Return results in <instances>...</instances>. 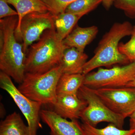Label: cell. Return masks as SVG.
I'll use <instances>...</instances> for the list:
<instances>
[{"label": "cell", "instance_id": "4", "mask_svg": "<svg viewBox=\"0 0 135 135\" xmlns=\"http://www.w3.org/2000/svg\"><path fill=\"white\" fill-rule=\"evenodd\" d=\"M62 74L59 66L42 74L26 73L18 89L29 99L53 106L57 97V86Z\"/></svg>", "mask_w": 135, "mask_h": 135}, {"label": "cell", "instance_id": "26", "mask_svg": "<svg viewBox=\"0 0 135 135\" xmlns=\"http://www.w3.org/2000/svg\"><path fill=\"white\" fill-rule=\"evenodd\" d=\"M133 135H135V133H134V134H133Z\"/></svg>", "mask_w": 135, "mask_h": 135}, {"label": "cell", "instance_id": "23", "mask_svg": "<svg viewBox=\"0 0 135 135\" xmlns=\"http://www.w3.org/2000/svg\"><path fill=\"white\" fill-rule=\"evenodd\" d=\"M8 0H0V19L18 16L17 12L8 5Z\"/></svg>", "mask_w": 135, "mask_h": 135}, {"label": "cell", "instance_id": "18", "mask_svg": "<svg viewBox=\"0 0 135 135\" xmlns=\"http://www.w3.org/2000/svg\"><path fill=\"white\" fill-rule=\"evenodd\" d=\"M81 127L86 135H133L135 129L125 130L112 123L103 128H97L85 122H82Z\"/></svg>", "mask_w": 135, "mask_h": 135}, {"label": "cell", "instance_id": "16", "mask_svg": "<svg viewBox=\"0 0 135 135\" xmlns=\"http://www.w3.org/2000/svg\"><path fill=\"white\" fill-rule=\"evenodd\" d=\"M85 75L78 74H63L59 80L56 88L57 95L78 94L83 84Z\"/></svg>", "mask_w": 135, "mask_h": 135}, {"label": "cell", "instance_id": "8", "mask_svg": "<svg viewBox=\"0 0 135 135\" xmlns=\"http://www.w3.org/2000/svg\"><path fill=\"white\" fill-rule=\"evenodd\" d=\"M92 89L111 110L125 118L135 110V87Z\"/></svg>", "mask_w": 135, "mask_h": 135}, {"label": "cell", "instance_id": "9", "mask_svg": "<svg viewBox=\"0 0 135 135\" xmlns=\"http://www.w3.org/2000/svg\"><path fill=\"white\" fill-rule=\"evenodd\" d=\"M55 29L54 15L50 12H35L25 16L20 25V36L26 54L29 47L40 38L46 30Z\"/></svg>", "mask_w": 135, "mask_h": 135}, {"label": "cell", "instance_id": "3", "mask_svg": "<svg viewBox=\"0 0 135 135\" xmlns=\"http://www.w3.org/2000/svg\"><path fill=\"white\" fill-rule=\"evenodd\" d=\"M133 28L127 21L114 24L100 41L94 55L85 64L83 74L86 75L94 69L102 66L131 63L127 57L120 52L119 46L122 39L131 35Z\"/></svg>", "mask_w": 135, "mask_h": 135}, {"label": "cell", "instance_id": "20", "mask_svg": "<svg viewBox=\"0 0 135 135\" xmlns=\"http://www.w3.org/2000/svg\"><path fill=\"white\" fill-rule=\"evenodd\" d=\"M47 6L50 12L54 16L65 12L68 6L77 0H42ZM114 0H103V5L109 9L113 5Z\"/></svg>", "mask_w": 135, "mask_h": 135}, {"label": "cell", "instance_id": "5", "mask_svg": "<svg viewBox=\"0 0 135 135\" xmlns=\"http://www.w3.org/2000/svg\"><path fill=\"white\" fill-rule=\"evenodd\" d=\"M78 95L87 103L81 115L82 122L94 127L100 122H107L123 129L126 118L111 110L92 89L83 84L79 90Z\"/></svg>", "mask_w": 135, "mask_h": 135}, {"label": "cell", "instance_id": "17", "mask_svg": "<svg viewBox=\"0 0 135 135\" xmlns=\"http://www.w3.org/2000/svg\"><path fill=\"white\" fill-rule=\"evenodd\" d=\"M81 17L79 15L66 12L54 16L55 29L62 40L71 32Z\"/></svg>", "mask_w": 135, "mask_h": 135}, {"label": "cell", "instance_id": "22", "mask_svg": "<svg viewBox=\"0 0 135 135\" xmlns=\"http://www.w3.org/2000/svg\"><path fill=\"white\" fill-rule=\"evenodd\" d=\"M113 4L128 17L135 18V0H114Z\"/></svg>", "mask_w": 135, "mask_h": 135}, {"label": "cell", "instance_id": "24", "mask_svg": "<svg viewBox=\"0 0 135 135\" xmlns=\"http://www.w3.org/2000/svg\"><path fill=\"white\" fill-rule=\"evenodd\" d=\"M129 117V129H135V110Z\"/></svg>", "mask_w": 135, "mask_h": 135}, {"label": "cell", "instance_id": "25", "mask_svg": "<svg viewBox=\"0 0 135 135\" xmlns=\"http://www.w3.org/2000/svg\"><path fill=\"white\" fill-rule=\"evenodd\" d=\"M126 86L135 87V76L134 79L131 81L129 83L126 85Z\"/></svg>", "mask_w": 135, "mask_h": 135}, {"label": "cell", "instance_id": "6", "mask_svg": "<svg viewBox=\"0 0 135 135\" xmlns=\"http://www.w3.org/2000/svg\"><path fill=\"white\" fill-rule=\"evenodd\" d=\"M135 76V61L110 69L99 68L85 75L83 85L92 89L126 86Z\"/></svg>", "mask_w": 135, "mask_h": 135}, {"label": "cell", "instance_id": "12", "mask_svg": "<svg viewBox=\"0 0 135 135\" xmlns=\"http://www.w3.org/2000/svg\"><path fill=\"white\" fill-rule=\"evenodd\" d=\"M88 56L84 51L74 47H67L64 51L59 66L63 74H83V67Z\"/></svg>", "mask_w": 135, "mask_h": 135}, {"label": "cell", "instance_id": "21", "mask_svg": "<svg viewBox=\"0 0 135 135\" xmlns=\"http://www.w3.org/2000/svg\"><path fill=\"white\" fill-rule=\"evenodd\" d=\"M131 39L126 43L119 44L120 52L127 57L130 62L135 61V25L133 26V31Z\"/></svg>", "mask_w": 135, "mask_h": 135}, {"label": "cell", "instance_id": "19", "mask_svg": "<svg viewBox=\"0 0 135 135\" xmlns=\"http://www.w3.org/2000/svg\"><path fill=\"white\" fill-rule=\"evenodd\" d=\"M103 0H77L69 4L65 12L82 17L95 9Z\"/></svg>", "mask_w": 135, "mask_h": 135}, {"label": "cell", "instance_id": "10", "mask_svg": "<svg viewBox=\"0 0 135 135\" xmlns=\"http://www.w3.org/2000/svg\"><path fill=\"white\" fill-rule=\"evenodd\" d=\"M40 115L50 129V135H86L78 120H67L50 110H41Z\"/></svg>", "mask_w": 135, "mask_h": 135}, {"label": "cell", "instance_id": "7", "mask_svg": "<svg viewBox=\"0 0 135 135\" xmlns=\"http://www.w3.org/2000/svg\"><path fill=\"white\" fill-rule=\"evenodd\" d=\"M0 87L9 94L25 116L30 135H37L38 130L42 128L40 115L42 104L22 94L13 83L11 77L2 71L0 72Z\"/></svg>", "mask_w": 135, "mask_h": 135}, {"label": "cell", "instance_id": "15", "mask_svg": "<svg viewBox=\"0 0 135 135\" xmlns=\"http://www.w3.org/2000/svg\"><path fill=\"white\" fill-rule=\"evenodd\" d=\"M0 135H31L28 126L25 124L19 113L9 114L0 123Z\"/></svg>", "mask_w": 135, "mask_h": 135}, {"label": "cell", "instance_id": "1", "mask_svg": "<svg viewBox=\"0 0 135 135\" xmlns=\"http://www.w3.org/2000/svg\"><path fill=\"white\" fill-rule=\"evenodd\" d=\"M18 16L0 20V70L17 83L25 75L26 54L15 35Z\"/></svg>", "mask_w": 135, "mask_h": 135}, {"label": "cell", "instance_id": "2", "mask_svg": "<svg viewBox=\"0 0 135 135\" xmlns=\"http://www.w3.org/2000/svg\"><path fill=\"white\" fill-rule=\"evenodd\" d=\"M55 29L45 31L27 50L25 73L42 74L59 66L66 47Z\"/></svg>", "mask_w": 135, "mask_h": 135}, {"label": "cell", "instance_id": "13", "mask_svg": "<svg viewBox=\"0 0 135 135\" xmlns=\"http://www.w3.org/2000/svg\"><path fill=\"white\" fill-rule=\"evenodd\" d=\"M98 29L95 26L82 27L76 25L71 32L63 40L66 47H74L84 51L87 45L96 37Z\"/></svg>", "mask_w": 135, "mask_h": 135}, {"label": "cell", "instance_id": "11", "mask_svg": "<svg viewBox=\"0 0 135 135\" xmlns=\"http://www.w3.org/2000/svg\"><path fill=\"white\" fill-rule=\"evenodd\" d=\"M86 102L78 94L57 95L53 105V111L60 117L70 120L80 119L83 111L87 106Z\"/></svg>", "mask_w": 135, "mask_h": 135}, {"label": "cell", "instance_id": "14", "mask_svg": "<svg viewBox=\"0 0 135 135\" xmlns=\"http://www.w3.org/2000/svg\"><path fill=\"white\" fill-rule=\"evenodd\" d=\"M16 10L18 14L17 25L15 30V35L18 41H21L20 36V25L23 18L32 12L44 13L50 12L47 6L42 0H8Z\"/></svg>", "mask_w": 135, "mask_h": 135}]
</instances>
